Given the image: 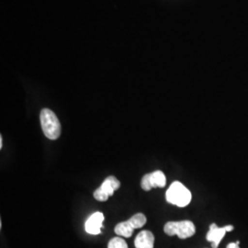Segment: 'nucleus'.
Masks as SVG:
<instances>
[{
    "label": "nucleus",
    "instance_id": "f257e3e1",
    "mask_svg": "<svg viewBox=\"0 0 248 248\" xmlns=\"http://www.w3.org/2000/svg\"><path fill=\"white\" fill-rule=\"evenodd\" d=\"M43 132L50 140H56L61 134V124L55 113L49 108H44L40 114Z\"/></svg>",
    "mask_w": 248,
    "mask_h": 248
},
{
    "label": "nucleus",
    "instance_id": "f03ea898",
    "mask_svg": "<svg viewBox=\"0 0 248 248\" xmlns=\"http://www.w3.org/2000/svg\"><path fill=\"white\" fill-rule=\"evenodd\" d=\"M167 202L177 207L184 208L190 203L192 195L191 192L181 182H173L166 193Z\"/></svg>",
    "mask_w": 248,
    "mask_h": 248
},
{
    "label": "nucleus",
    "instance_id": "7ed1b4c3",
    "mask_svg": "<svg viewBox=\"0 0 248 248\" xmlns=\"http://www.w3.org/2000/svg\"><path fill=\"white\" fill-rule=\"evenodd\" d=\"M164 232L169 236L177 235L180 239H186L195 234L196 227L190 221L169 222L166 223Z\"/></svg>",
    "mask_w": 248,
    "mask_h": 248
},
{
    "label": "nucleus",
    "instance_id": "20e7f679",
    "mask_svg": "<svg viewBox=\"0 0 248 248\" xmlns=\"http://www.w3.org/2000/svg\"><path fill=\"white\" fill-rule=\"evenodd\" d=\"M146 223V217L142 213L134 214L131 219L116 225L115 232L117 235L129 238L133 235V231L143 227Z\"/></svg>",
    "mask_w": 248,
    "mask_h": 248
},
{
    "label": "nucleus",
    "instance_id": "39448f33",
    "mask_svg": "<svg viewBox=\"0 0 248 248\" xmlns=\"http://www.w3.org/2000/svg\"><path fill=\"white\" fill-rule=\"evenodd\" d=\"M120 186L121 183L115 177H108L102 185L95 190L94 198L98 202H106L110 196L114 194V191L120 188Z\"/></svg>",
    "mask_w": 248,
    "mask_h": 248
},
{
    "label": "nucleus",
    "instance_id": "423d86ee",
    "mask_svg": "<svg viewBox=\"0 0 248 248\" xmlns=\"http://www.w3.org/2000/svg\"><path fill=\"white\" fill-rule=\"evenodd\" d=\"M166 184H167V177L160 170H156L153 173L144 175L141 181V186L145 191H149L152 188H155V187H164L166 186Z\"/></svg>",
    "mask_w": 248,
    "mask_h": 248
},
{
    "label": "nucleus",
    "instance_id": "0eeeda50",
    "mask_svg": "<svg viewBox=\"0 0 248 248\" xmlns=\"http://www.w3.org/2000/svg\"><path fill=\"white\" fill-rule=\"evenodd\" d=\"M232 230H233L232 225H226V226H223V227H219L215 223H213L210 226L209 232H207L206 239L212 243L213 248H218L222 238L226 234V232H232Z\"/></svg>",
    "mask_w": 248,
    "mask_h": 248
},
{
    "label": "nucleus",
    "instance_id": "6e6552de",
    "mask_svg": "<svg viewBox=\"0 0 248 248\" xmlns=\"http://www.w3.org/2000/svg\"><path fill=\"white\" fill-rule=\"evenodd\" d=\"M103 222H104L103 213L99 212L93 213L85 223V230L89 234H94V235L99 234L101 233Z\"/></svg>",
    "mask_w": 248,
    "mask_h": 248
},
{
    "label": "nucleus",
    "instance_id": "1a4fd4ad",
    "mask_svg": "<svg viewBox=\"0 0 248 248\" xmlns=\"http://www.w3.org/2000/svg\"><path fill=\"white\" fill-rule=\"evenodd\" d=\"M154 244L155 236L150 231H142L134 240V246L136 248H154Z\"/></svg>",
    "mask_w": 248,
    "mask_h": 248
},
{
    "label": "nucleus",
    "instance_id": "9d476101",
    "mask_svg": "<svg viewBox=\"0 0 248 248\" xmlns=\"http://www.w3.org/2000/svg\"><path fill=\"white\" fill-rule=\"evenodd\" d=\"M108 248H128V246L122 237H114L108 242Z\"/></svg>",
    "mask_w": 248,
    "mask_h": 248
},
{
    "label": "nucleus",
    "instance_id": "9b49d317",
    "mask_svg": "<svg viewBox=\"0 0 248 248\" xmlns=\"http://www.w3.org/2000/svg\"><path fill=\"white\" fill-rule=\"evenodd\" d=\"M227 248H239V242H235V243H230Z\"/></svg>",
    "mask_w": 248,
    "mask_h": 248
},
{
    "label": "nucleus",
    "instance_id": "f8f14e48",
    "mask_svg": "<svg viewBox=\"0 0 248 248\" xmlns=\"http://www.w3.org/2000/svg\"><path fill=\"white\" fill-rule=\"evenodd\" d=\"M3 147V138H2V136L0 137V149Z\"/></svg>",
    "mask_w": 248,
    "mask_h": 248
}]
</instances>
